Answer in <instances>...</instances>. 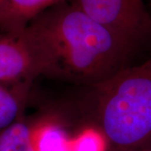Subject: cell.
I'll list each match as a JSON object with an SVG mask.
<instances>
[{
	"label": "cell",
	"mask_w": 151,
	"mask_h": 151,
	"mask_svg": "<svg viewBox=\"0 0 151 151\" xmlns=\"http://www.w3.org/2000/svg\"><path fill=\"white\" fill-rule=\"evenodd\" d=\"M26 29L46 55L51 75L93 86L124 69L136 48L74 2L44 11Z\"/></svg>",
	"instance_id": "cell-1"
},
{
	"label": "cell",
	"mask_w": 151,
	"mask_h": 151,
	"mask_svg": "<svg viewBox=\"0 0 151 151\" xmlns=\"http://www.w3.org/2000/svg\"><path fill=\"white\" fill-rule=\"evenodd\" d=\"M94 86L97 127L114 151L151 149V57Z\"/></svg>",
	"instance_id": "cell-2"
},
{
	"label": "cell",
	"mask_w": 151,
	"mask_h": 151,
	"mask_svg": "<svg viewBox=\"0 0 151 151\" xmlns=\"http://www.w3.org/2000/svg\"><path fill=\"white\" fill-rule=\"evenodd\" d=\"M40 75H51V66L40 45L26 28L0 35V84L32 83Z\"/></svg>",
	"instance_id": "cell-3"
},
{
	"label": "cell",
	"mask_w": 151,
	"mask_h": 151,
	"mask_svg": "<svg viewBox=\"0 0 151 151\" xmlns=\"http://www.w3.org/2000/svg\"><path fill=\"white\" fill-rule=\"evenodd\" d=\"M92 19L118 33L134 47L151 37V18L144 0H73Z\"/></svg>",
	"instance_id": "cell-4"
},
{
	"label": "cell",
	"mask_w": 151,
	"mask_h": 151,
	"mask_svg": "<svg viewBox=\"0 0 151 151\" xmlns=\"http://www.w3.org/2000/svg\"><path fill=\"white\" fill-rule=\"evenodd\" d=\"M68 0H4L0 7L2 33L20 31L40 14Z\"/></svg>",
	"instance_id": "cell-5"
},
{
	"label": "cell",
	"mask_w": 151,
	"mask_h": 151,
	"mask_svg": "<svg viewBox=\"0 0 151 151\" xmlns=\"http://www.w3.org/2000/svg\"><path fill=\"white\" fill-rule=\"evenodd\" d=\"M35 151H69L70 137L58 123L42 121L31 125Z\"/></svg>",
	"instance_id": "cell-6"
},
{
	"label": "cell",
	"mask_w": 151,
	"mask_h": 151,
	"mask_svg": "<svg viewBox=\"0 0 151 151\" xmlns=\"http://www.w3.org/2000/svg\"><path fill=\"white\" fill-rule=\"evenodd\" d=\"M30 84H0V133L21 117Z\"/></svg>",
	"instance_id": "cell-7"
},
{
	"label": "cell",
	"mask_w": 151,
	"mask_h": 151,
	"mask_svg": "<svg viewBox=\"0 0 151 151\" xmlns=\"http://www.w3.org/2000/svg\"><path fill=\"white\" fill-rule=\"evenodd\" d=\"M0 151H35L31 124L21 117L0 133Z\"/></svg>",
	"instance_id": "cell-8"
},
{
	"label": "cell",
	"mask_w": 151,
	"mask_h": 151,
	"mask_svg": "<svg viewBox=\"0 0 151 151\" xmlns=\"http://www.w3.org/2000/svg\"><path fill=\"white\" fill-rule=\"evenodd\" d=\"M107 137L97 128H86L70 137L69 151H108Z\"/></svg>",
	"instance_id": "cell-9"
},
{
	"label": "cell",
	"mask_w": 151,
	"mask_h": 151,
	"mask_svg": "<svg viewBox=\"0 0 151 151\" xmlns=\"http://www.w3.org/2000/svg\"><path fill=\"white\" fill-rule=\"evenodd\" d=\"M134 151H151V149H144V150H138Z\"/></svg>",
	"instance_id": "cell-10"
},
{
	"label": "cell",
	"mask_w": 151,
	"mask_h": 151,
	"mask_svg": "<svg viewBox=\"0 0 151 151\" xmlns=\"http://www.w3.org/2000/svg\"><path fill=\"white\" fill-rule=\"evenodd\" d=\"M4 0H0V7H1V5L3 4V3H4Z\"/></svg>",
	"instance_id": "cell-11"
}]
</instances>
